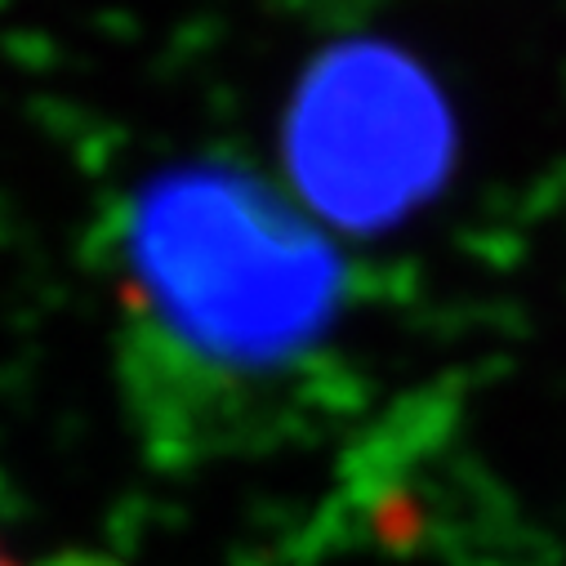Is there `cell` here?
Returning a JSON list of instances; mask_svg holds the SVG:
<instances>
[{
  "instance_id": "obj_1",
  "label": "cell",
  "mask_w": 566,
  "mask_h": 566,
  "mask_svg": "<svg viewBox=\"0 0 566 566\" xmlns=\"http://www.w3.org/2000/svg\"><path fill=\"white\" fill-rule=\"evenodd\" d=\"M322 259L308 232L223 170H179L129 201L116 241L120 348L148 438L192 442L214 392L313 326Z\"/></svg>"
},
{
  "instance_id": "obj_2",
  "label": "cell",
  "mask_w": 566,
  "mask_h": 566,
  "mask_svg": "<svg viewBox=\"0 0 566 566\" xmlns=\"http://www.w3.org/2000/svg\"><path fill=\"white\" fill-rule=\"evenodd\" d=\"M0 566H14V562H10V557H6V553H0Z\"/></svg>"
}]
</instances>
